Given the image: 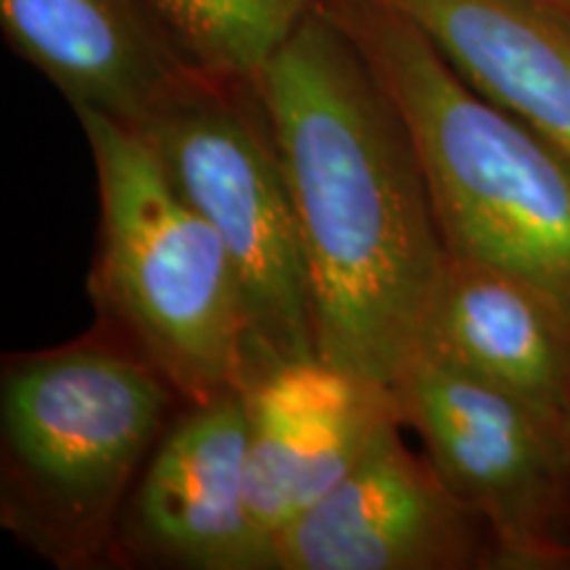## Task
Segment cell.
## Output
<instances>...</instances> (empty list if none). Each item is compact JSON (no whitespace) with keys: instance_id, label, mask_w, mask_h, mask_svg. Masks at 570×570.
<instances>
[{"instance_id":"6da1fadb","label":"cell","mask_w":570,"mask_h":570,"mask_svg":"<svg viewBox=\"0 0 570 570\" xmlns=\"http://www.w3.org/2000/svg\"><path fill=\"white\" fill-rule=\"evenodd\" d=\"M254 82L294 202L317 354L391 391L446 265L407 127L325 6Z\"/></svg>"},{"instance_id":"7a4b0ae2","label":"cell","mask_w":570,"mask_h":570,"mask_svg":"<svg viewBox=\"0 0 570 570\" xmlns=\"http://www.w3.org/2000/svg\"><path fill=\"white\" fill-rule=\"evenodd\" d=\"M183 407L148 362L98 327L3 354V531L56 570L111 568L127 499Z\"/></svg>"},{"instance_id":"3957f363","label":"cell","mask_w":570,"mask_h":570,"mask_svg":"<svg viewBox=\"0 0 570 570\" xmlns=\"http://www.w3.org/2000/svg\"><path fill=\"white\" fill-rule=\"evenodd\" d=\"M394 101L446 254L504 269L570 312V154L458 75L389 0H327Z\"/></svg>"},{"instance_id":"277c9868","label":"cell","mask_w":570,"mask_h":570,"mask_svg":"<svg viewBox=\"0 0 570 570\" xmlns=\"http://www.w3.org/2000/svg\"><path fill=\"white\" fill-rule=\"evenodd\" d=\"M75 117L101 206L88 277L92 327L148 362L185 404L244 394L248 323L217 230L138 130L88 109Z\"/></svg>"},{"instance_id":"5b68a950","label":"cell","mask_w":570,"mask_h":570,"mask_svg":"<svg viewBox=\"0 0 570 570\" xmlns=\"http://www.w3.org/2000/svg\"><path fill=\"white\" fill-rule=\"evenodd\" d=\"M138 132L230 256L248 323V383L315 356L302 235L256 82L194 71Z\"/></svg>"},{"instance_id":"8992f818","label":"cell","mask_w":570,"mask_h":570,"mask_svg":"<svg viewBox=\"0 0 570 570\" xmlns=\"http://www.w3.org/2000/svg\"><path fill=\"white\" fill-rule=\"evenodd\" d=\"M399 423L494 539L499 568H570V436L436 346L391 386Z\"/></svg>"},{"instance_id":"52a82bcc","label":"cell","mask_w":570,"mask_h":570,"mask_svg":"<svg viewBox=\"0 0 570 570\" xmlns=\"http://www.w3.org/2000/svg\"><path fill=\"white\" fill-rule=\"evenodd\" d=\"M391 423L315 508L275 539L269 570L499 568L483 520Z\"/></svg>"},{"instance_id":"ba28073f","label":"cell","mask_w":570,"mask_h":570,"mask_svg":"<svg viewBox=\"0 0 570 570\" xmlns=\"http://www.w3.org/2000/svg\"><path fill=\"white\" fill-rule=\"evenodd\" d=\"M114 566L265 570L248 512L244 394L177 412L127 499Z\"/></svg>"},{"instance_id":"9c48e42d","label":"cell","mask_w":570,"mask_h":570,"mask_svg":"<svg viewBox=\"0 0 570 570\" xmlns=\"http://www.w3.org/2000/svg\"><path fill=\"white\" fill-rule=\"evenodd\" d=\"M244 404L248 512L269 570L275 539L331 494L399 415L386 386L320 354L254 377Z\"/></svg>"},{"instance_id":"30bf717a","label":"cell","mask_w":570,"mask_h":570,"mask_svg":"<svg viewBox=\"0 0 570 570\" xmlns=\"http://www.w3.org/2000/svg\"><path fill=\"white\" fill-rule=\"evenodd\" d=\"M6 40L67 98L132 130L196 69L154 0H0Z\"/></svg>"},{"instance_id":"8fae6325","label":"cell","mask_w":570,"mask_h":570,"mask_svg":"<svg viewBox=\"0 0 570 570\" xmlns=\"http://www.w3.org/2000/svg\"><path fill=\"white\" fill-rule=\"evenodd\" d=\"M423 344L523 399L570 436V312L547 291L446 254Z\"/></svg>"},{"instance_id":"7c38bea8","label":"cell","mask_w":570,"mask_h":570,"mask_svg":"<svg viewBox=\"0 0 570 570\" xmlns=\"http://www.w3.org/2000/svg\"><path fill=\"white\" fill-rule=\"evenodd\" d=\"M483 98L570 154V13L547 0H389Z\"/></svg>"},{"instance_id":"4fadbf2b","label":"cell","mask_w":570,"mask_h":570,"mask_svg":"<svg viewBox=\"0 0 570 570\" xmlns=\"http://www.w3.org/2000/svg\"><path fill=\"white\" fill-rule=\"evenodd\" d=\"M327 0H154L185 59L206 75L256 80Z\"/></svg>"},{"instance_id":"5bb4252c","label":"cell","mask_w":570,"mask_h":570,"mask_svg":"<svg viewBox=\"0 0 570 570\" xmlns=\"http://www.w3.org/2000/svg\"><path fill=\"white\" fill-rule=\"evenodd\" d=\"M547 3L558 6V9H562V11H568V13H570V0H547Z\"/></svg>"}]
</instances>
